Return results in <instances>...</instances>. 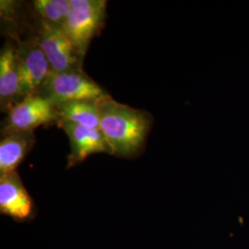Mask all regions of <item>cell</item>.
<instances>
[{
	"instance_id": "6da1fadb",
	"label": "cell",
	"mask_w": 249,
	"mask_h": 249,
	"mask_svg": "<svg viewBox=\"0 0 249 249\" xmlns=\"http://www.w3.org/2000/svg\"><path fill=\"white\" fill-rule=\"evenodd\" d=\"M99 129L112 155L129 158L143 149L151 129L150 114L116 102L109 94L98 101Z\"/></svg>"
},
{
	"instance_id": "7a4b0ae2",
	"label": "cell",
	"mask_w": 249,
	"mask_h": 249,
	"mask_svg": "<svg viewBox=\"0 0 249 249\" xmlns=\"http://www.w3.org/2000/svg\"><path fill=\"white\" fill-rule=\"evenodd\" d=\"M54 107L70 102L93 101L107 96L102 87L82 71V69L52 72L41 91Z\"/></svg>"
},
{
	"instance_id": "3957f363",
	"label": "cell",
	"mask_w": 249,
	"mask_h": 249,
	"mask_svg": "<svg viewBox=\"0 0 249 249\" xmlns=\"http://www.w3.org/2000/svg\"><path fill=\"white\" fill-rule=\"evenodd\" d=\"M71 10L64 27L83 59L89 44L103 26L107 14L106 0H71Z\"/></svg>"
},
{
	"instance_id": "277c9868",
	"label": "cell",
	"mask_w": 249,
	"mask_h": 249,
	"mask_svg": "<svg viewBox=\"0 0 249 249\" xmlns=\"http://www.w3.org/2000/svg\"><path fill=\"white\" fill-rule=\"evenodd\" d=\"M53 123H57L55 107L41 93L30 94L9 109L2 134L34 131L40 125Z\"/></svg>"
},
{
	"instance_id": "5b68a950",
	"label": "cell",
	"mask_w": 249,
	"mask_h": 249,
	"mask_svg": "<svg viewBox=\"0 0 249 249\" xmlns=\"http://www.w3.org/2000/svg\"><path fill=\"white\" fill-rule=\"evenodd\" d=\"M36 38L53 72L82 69L83 59L63 27L40 19Z\"/></svg>"
},
{
	"instance_id": "8992f818",
	"label": "cell",
	"mask_w": 249,
	"mask_h": 249,
	"mask_svg": "<svg viewBox=\"0 0 249 249\" xmlns=\"http://www.w3.org/2000/svg\"><path fill=\"white\" fill-rule=\"evenodd\" d=\"M17 53L21 98L41 93L53 70L36 36L18 42Z\"/></svg>"
},
{
	"instance_id": "52a82bcc",
	"label": "cell",
	"mask_w": 249,
	"mask_h": 249,
	"mask_svg": "<svg viewBox=\"0 0 249 249\" xmlns=\"http://www.w3.org/2000/svg\"><path fill=\"white\" fill-rule=\"evenodd\" d=\"M0 213L17 222L34 218V200L17 172L0 175Z\"/></svg>"
},
{
	"instance_id": "ba28073f",
	"label": "cell",
	"mask_w": 249,
	"mask_h": 249,
	"mask_svg": "<svg viewBox=\"0 0 249 249\" xmlns=\"http://www.w3.org/2000/svg\"><path fill=\"white\" fill-rule=\"evenodd\" d=\"M59 127L68 135L71 143L68 168L73 167L94 153L112 154L110 146L99 128H90L73 123H62Z\"/></svg>"
},
{
	"instance_id": "9c48e42d",
	"label": "cell",
	"mask_w": 249,
	"mask_h": 249,
	"mask_svg": "<svg viewBox=\"0 0 249 249\" xmlns=\"http://www.w3.org/2000/svg\"><path fill=\"white\" fill-rule=\"evenodd\" d=\"M17 46L6 44L0 53V103L2 110L9 109L21 100Z\"/></svg>"
},
{
	"instance_id": "30bf717a",
	"label": "cell",
	"mask_w": 249,
	"mask_h": 249,
	"mask_svg": "<svg viewBox=\"0 0 249 249\" xmlns=\"http://www.w3.org/2000/svg\"><path fill=\"white\" fill-rule=\"evenodd\" d=\"M34 144V131L3 136L0 142V175L16 172Z\"/></svg>"
},
{
	"instance_id": "8fae6325",
	"label": "cell",
	"mask_w": 249,
	"mask_h": 249,
	"mask_svg": "<svg viewBox=\"0 0 249 249\" xmlns=\"http://www.w3.org/2000/svg\"><path fill=\"white\" fill-rule=\"evenodd\" d=\"M57 124L73 123L90 128H99L98 101H77L55 107Z\"/></svg>"
},
{
	"instance_id": "7c38bea8",
	"label": "cell",
	"mask_w": 249,
	"mask_h": 249,
	"mask_svg": "<svg viewBox=\"0 0 249 249\" xmlns=\"http://www.w3.org/2000/svg\"><path fill=\"white\" fill-rule=\"evenodd\" d=\"M34 7L40 19L63 28L71 10V0H36Z\"/></svg>"
}]
</instances>
